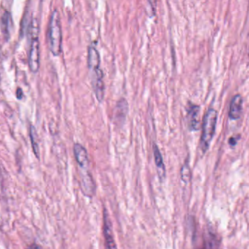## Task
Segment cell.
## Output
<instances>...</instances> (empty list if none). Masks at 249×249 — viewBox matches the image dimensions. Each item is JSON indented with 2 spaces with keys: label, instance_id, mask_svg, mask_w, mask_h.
<instances>
[{
  "label": "cell",
  "instance_id": "1",
  "mask_svg": "<svg viewBox=\"0 0 249 249\" xmlns=\"http://www.w3.org/2000/svg\"><path fill=\"white\" fill-rule=\"evenodd\" d=\"M217 119L218 112L213 108L208 109L204 116L200 141V148L203 153L208 151L210 144L213 138L216 127Z\"/></svg>",
  "mask_w": 249,
  "mask_h": 249
},
{
  "label": "cell",
  "instance_id": "2",
  "mask_svg": "<svg viewBox=\"0 0 249 249\" xmlns=\"http://www.w3.org/2000/svg\"><path fill=\"white\" fill-rule=\"evenodd\" d=\"M49 40L50 50L53 56H59L62 52V35L60 24V15L55 10L51 17L49 24Z\"/></svg>",
  "mask_w": 249,
  "mask_h": 249
},
{
  "label": "cell",
  "instance_id": "3",
  "mask_svg": "<svg viewBox=\"0 0 249 249\" xmlns=\"http://www.w3.org/2000/svg\"><path fill=\"white\" fill-rule=\"evenodd\" d=\"M32 41L30 46L29 64L32 72L36 73L40 68V45L38 39V27L37 21L34 20L32 23Z\"/></svg>",
  "mask_w": 249,
  "mask_h": 249
},
{
  "label": "cell",
  "instance_id": "4",
  "mask_svg": "<svg viewBox=\"0 0 249 249\" xmlns=\"http://www.w3.org/2000/svg\"><path fill=\"white\" fill-rule=\"evenodd\" d=\"M92 85L97 100L101 103L104 99L105 84L103 81V72L101 70L97 69L92 71Z\"/></svg>",
  "mask_w": 249,
  "mask_h": 249
},
{
  "label": "cell",
  "instance_id": "5",
  "mask_svg": "<svg viewBox=\"0 0 249 249\" xmlns=\"http://www.w3.org/2000/svg\"><path fill=\"white\" fill-rule=\"evenodd\" d=\"M104 235L107 249H117L112 231L111 223L106 211L104 213Z\"/></svg>",
  "mask_w": 249,
  "mask_h": 249
},
{
  "label": "cell",
  "instance_id": "6",
  "mask_svg": "<svg viewBox=\"0 0 249 249\" xmlns=\"http://www.w3.org/2000/svg\"><path fill=\"white\" fill-rule=\"evenodd\" d=\"M81 189L84 195L89 197H92L95 193V184L92 177L88 172H84L81 175Z\"/></svg>",
  "mask_w": 249,
  "mask_h": 249
},
{
  "label": "cell",
  "instance_id": "7",
  "mask_svg": "<svg viewBox=\"0 0 249 249\" xmlns=\"http://www.w3.org/2000/svg\"><path fill=\"white\" fill-rule=\"evenodd\" d=\"M243 97L240 94H236L231 99L229 112V116L231 120L240 119L243 110Z\"/></svg>",
  "mask_w": 249,
  "mask_h": 249
},
{
  "label": "cell",
  "instance_id": "8",
  "mask_svg": "<svg viewBox=\"0 0 249 249\" xmlns=\"http://www.w3.org/2000/svg\"><path fill=\"white\" fill-rule=\"evenodd\" d=\"M73 149L77 162L83 170H87L89 161L88 153L87 150L79 143L75 144Z\"/></svg>",
  "mask_w": 249,
  "mask_h": 249
},
{
  "label": "cell",
  "instance_id": "9",
  "mask_svg": "<svg viewBox=\"0 0 249 249\" xmlns=\"http://www.w3.org/2000/svg\"><path fill=\"white\" fill-rule=\"evenodd\" d=\"M128 111V103L125 99H122L118 102L115 108V120L118 123H123L126 119Z\"/></svg>",
  "mask_w": 249,
  "mask_h": 249
},
{
  "label": "cell",
  "instance_id": "10",
  "mask_svg": "<svg viewBox=\"0 0 249 249\" xmlns=\"http://www.w3.org/2000/svg\"><path fill=\"white\" fill-rule=\"evenodd\" d=\"M88 65L90 71L100 69V56L96 48L90 46L88 50Z\"/></svg>",
  "mask_w": 249,
  "mask_h": 249
},
{
  "label": "cell",
  "instance_id": "11",
  "mask_svg": "<svg viewBox=\"0 0 249 249\" xmlns=\"http://www.w3.org/2000/svg\"><path fill=\"white\" fill-rule=\"evenodd\" d=\"M220 240L215 234L208 232L205 236L202 246L199 249H219Z\"/></svg>",
  "mask_w": 249,
  "mask_h": 249
},
{
  "label": "cell",
  "instance_id": "12",
  "mask_svg": "<svg viewBox=\"0 0 249 249\" xmlns=\"http://www.w3.org/2000/svg\"><path fill=\"white\" fill-rule=\"evenodd\" d=\"M199 107L197 106H190L189 110V124H190L191 129H198L199 126V121H198V115H199Z\"/></svg>",
  "mask_w": 249,
  "mask_h": 249
},
{
  "label": "cell",
  "instance_id": "13",
  "mask_svg": "<svg viewBox=\"0 0 249 249\" xmlns=\"http://www.w3.org/2000/svg\"><path fill=\"white\" fill-rule=\"evenodd\" d=\"M13 27V20L11 14L9 12H5L2 17V30L7 37H10L11 30Z\"/></svg>",
  "mask_w": 249,
  "mask_h": 249
},
{
  "label": "cell",
  "instance_id": "14",
  "mask_svg": "<svg viewBox=\"0 0 249 249\" xmlns=\"http://www.w3.org/2000/svg\"><path fill=\"white\" fill-rule=\"evenodd\" d=\"M30 139H31L32 145H33L35 154L39 159V145L37 131L33 126H31L30 127Z\"/></svg>",
  "mask_w": 249,
  "mask_h": 249
},
{
  "label": "cell",
  "instance_id": "15",
  "mask_svg": "<svg viewBox=\"0 0 249 249\" xmlns=\"http://www.w3.org/2000/svg\"><path fill=\"white\" fill-rule=\"evenodd\" d=\"M153 149H154V160H155L156 165L160 170H163L164 172V161H163L162 156H161L158 146L154 144Z\"/></svg>",
  "mask_w": 249,
  "mask_h": 249
},
{
  "label": "cell",
  "instance_id": "16",
  "mask_svg": "<svg viewBox=\"0 0 249 249\" xmlns=\"http://www.w3.org/2000/svg\"><path fill=\"white\" fill-rule=\"evenodd\" d=\"M180 176H181V179L183 182L187 183L191 181V169L189 167V161H186L182 167L181 170H180Z\"/></svg>",
  "mask_w": 249,
  "mask_h": 249
},
{
  "label": "cell",
  "instance_id": "17",
  "mask_svg": "<svg viewBox=\"0 0 249 249\" xmlns=\"http://www.w3.org/2000/svg\"><path fill=\"white\" fill-rule=\"evenodd\" d=\"M17 96L18 100H21L23 97H24V94H23V91L21 88H18V89H17Z\"/></svg>",
  "mask_w": 249,
  "mask_h": 249
},
{
  "label": "cell",
  "instance_id": "18",
  "mask_svg": "<svg viewBox=\"0 0 249 249\" xmlns=\"http://www.w3.org/2000/svg\"><path fill=\"white\" fill-rule=\"evenodd\" d=\"M237 139L234 138H230V141H229V142H230V145H231V146H234L237 144Z\"/></svg>",
  "mask_w": 249,
  "mask_h": 249
},
{
  "label": "cell",
  "instance_id": "19",
  "mask_svg": "<svg viewBox=\"0 0 249 249\" xmlns=\"http://www.w3.org/2000/svg\"><path fill=\"white\" fill-rule=\"evenodd\" d=\"M31 249H40L37 246H33V247L31 248Z\"/></svg>",
  "mask_w": 249,
  "mask_h": 249
}]
</instances>
